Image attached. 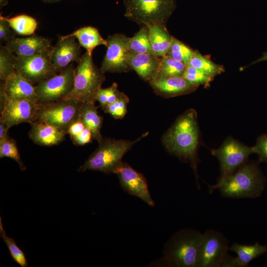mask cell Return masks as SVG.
Returning <instances> with one entry per match:
<instances>
[{
  "instance_id": "obj_1",
  "label": "cell",
  "mask_w": 267,
  "mask_h": 267,
  "mask_svg": "<svg viewBox=\"0 0 267 267\" xmlns=\"http://www.w3.org/2000/svg\"><path fill=\"white\" fill-rule=\"evenodd\" d=\"M166 149L181 161L190 163L199 188L197 165L199 129L197 114L193 108L179 115L162 138Z\"/></svg>"
},
{
  "instance_id": "obj_2",
  "label": "cell",
  "mask_w": 267,
  "mask_h": 267,
  "mask_svg": "<svg viewBox=\"0 0 267 267\" xmlns=\"http://www.w3.org/2000/svg\"><path fill=\"white\" fill-rule=\"evenodd\" d=\"M266 182L259 162L248 161L233 174L209 187L210 193L217 189L225 198H254L261 195Z\"/></svg>"
},
{
  "instance_id": "obj_3",
  "label": "cell",
  "mask_w": 267,
  "mask_h": 267,
  "mask_svg": "<svg viewBox=\"0 0 267 267\" xmlns=\"http://www.w3.org/2000/svg\"><path fill=\"white\" fill-rule=\"evenodd\" d=\"M203 233L193 229H182L165 244L162 258L153 265L172 267H198Z\"/></svg>"
},
{
  "instance_id": "obj_4",
  "label": "cell",
  "mask_w": 267,
  "mask_h": 267,
  "mask_svg": "<svg viewBox=\"0 0 267 267\" xmlns=\"http://www.w3.org/2000/svg\"><path fill=\"white\" fill-rule=\"evenodd\" d=\"M143 134L134 140L115 139L102 137L98 142V145L85 163L80 166L78 172L94 171L106 174H114L117 168L122 163L124 155L137 142L148 134Z\"/></svg>"
},
{
  "instance_id": "obj_5",
  "label": "cell",
  "mask_w": 267,
  "mask_h": 267,
  "mask_svg": "<svg viewBox=\"0 0 267 267\" xmlns=\"http://www.w3.org/2000/svg\"><path fill=\"white\" fill-rule=\"evenodd\" d=\"M104 74L94 64L92 54L86 51L75 68L73 89L65 99L95 103L97 92L105 80Z\"/></svg>"
},
{
  "instance_id": "obj_6",
  "label": "cell",
  "mask_w": 267,
  "mask_h": 267,
  "mask_svg": "<svg viewBox=\"0 0 267 267\" xmlns=\"http://www.w3.org/2000/svg\"><path fill=\"white\" fill-rule=\"evenodd\" d=\"M125 16L145 26L165 24L176 7V0H123Z\"/></svg>"
},
{
  "instance_id": "obj_7",
  "label": "cell",
  "mask_w": 267,
  "mask_h": 267,
  "mask_svg": "<svg viewBox=\"0 0 267 267\" xmlns=\"http://www.w3.org/2000/svg\"><path fill=\"white\" fill-rule=\"evenodd\" d=\"M82 103L73 99H64L39 104L36 121L47 123L67 133L71 125L80 119Z\"/></svg>"
},
{
  "instance_id": "obj_8",
  "label": "cell",
  "mask_w": 267,
  "mask_h": 267,
  "mask_svg": "<svg viewBox=\"0 0 267 267\" xmlns=\"http://www.w3.org/2000/svg\"><path fill=\"white\" fill-rule=\"evenodd\" d=\"M75 70L72 63L60 72L37 84V102L45 104L65 99L73 89Z\"/></svg>"
},
{
  "instance_id": "obj_9",
  "label": "cell",
  "mask_w": 267,
  "mask_h": 267,
  "mask_svg": "<svg viewBox=\"0 0 267 267\" xmlns=\"http://www.w3.org/2000/svg\"><path fill=\"white\" fill-rule=\"evenodd\" d=\"M211 154L219 161L221 176L223 179L235 172L255 153L254 146L249 147L231 137H228L218 149H212Z\"/></svg>"
},
{
  "instance_id": "obj_10",
  "label": "cell",
  "mask_w": 267,
  "mask_h": 267,
  "mask_svg": "<svg viewBox=\"0 0 267 267\" xmlns=\"http://www.w3.org/2000/svg\"><path fill=\"white\" fill-rule=\"evenodd\" d=\"M229 241L221 232L208 229L203 233L198 267H223L229 258Z\"/></svg>"
},
{
  "instance_id": "obj_11",
  "label": "cell",
  "mask_w": 267,
  "mask_h": 267,
  "mask_svg": "<svg viewBox=\"0 0 267 267\" xmlns=\"http://www.w3.org/2000/svg\"><path fill=\"white\" fill-rule=\"evenodd\" d=\"M50 49L28 56L15 55V71L33 84H38L56 74L57 72L50 58Z\"/></svg>"
},
{
  "instance_id": "obj_12",
  "label": "cell",
  "mask_w": 267,
  "mask_h": 267,
  "mask_svg": "<svg viewBox=\"0 0 267 267\" xmlns=\"http://www.w3.org/2000/svg\"><path fill=\"white\" fill-rule=\"evenodd\" d=\"M39 104L30 100H9L0 95V121L8 128L36 121Z\"/></svg>"
},
{
  "instance_id": "obj_13",
  "label": "cell",
  "mask_w": 267,
  "mask_h": 267,
  "mask_svg": "<svg viewBox=\"0 0 267 267\" xmlns=\"http://www.w3.org/2000/svg\"><path fill=\"white\" fill-rule=\"evenodd\" d=\"M129 39V37L121 34L108 36L106 40L107 51L100 68L104 74L127 72L132 69L127 61L129 51L126 44Z\"/></svg>"
},
{
  "instance_id": "obj_14",
  "label": "cell",
  "mask_w": 267,
  "mask_h": 267,
  "mask_svg": "<svg viewBox=\"0 0 267 267\" xmlns=\"http://www.w3.org/2000/svg\"><path fill=\"white\" fill-rule=\"evenodd\" d=\"M114 174L117 176L120 186L125 192L139 198L151 207L154 206L147 180L141 173L127 163L122 162Z\"/></svg>"
},
{
  "instance_id": "obj_15",
  "label": "cell",
  "mask_w": 267,
  "mask_h": 267,
  "mask_svg": "<svg viewBox=\"0 0 267 267\" xmlns=\"http://www.w3.org/2000/svg\"><path fill=\"white\" fill-rule=\"evenodd\" d=\"M81 45L72 36H61L54 46L50 50L51 62L57 73L65 69L71 63L79 62L81 56Z\"/></svg>"
},
{
  "instance_id": "obj_16",
  "label": "cell",
  "mask_w": 267,
  "mask_h": 267,
  "mask_svg": "<svg viewBox=\"0 0 267 267\" xmlns=\"http://www.w3.org/2000/svg\"><path fill=\"white\" fill-rule=\"evenodd\" d=\"M0 95L9 100H30L36 102L38 100L34 84L15 71L4 81L0 82Z\"/></svg>"
},
{
  "instance_id": "obj_17",
  "label": "cell",
  "mask_w": 267,
  "mask_h": 267,
  "mask_svg": "<svg viewBox=\"0 0 267 267\" xmlns=\"http://www.w3.org/2000/svg\"><path fill=\"white\" fill-rule=\"evenodd\" d=\"M149 83L157 94L165 98L191 93L199 86L192 84L183 76H157Z\"/></svg>"
},
{
  "instance_id": "obj_18",
  "label": "cell",
  "mask_w": 267,
  "mask_h": 267,
  "mask_svg": "<svg viewBox=\"0 0 267 267\" xmlns=\"http://www.w3.org/2000/svg\"><path fill=\"white\" fill-rule=\"evenodd\" d=\"M161 57L150 53L129 51L127 61L144 81L149 82L157 76Z\"/></svg>"
},
{
  "instance_id": "obj_19",
  "label": "cell",
  "mask_w": 267,
  "mask_h": 267,
  "mask_svg": "<svg viewBox=\"0 0 267 267\" xmlns=\"http://www.w3.org/2000/svg\"><path fill=\"white\" fill-rule=\"evenodd\" d=\"M28 132L30 139L40 146H52L62 142L66 132L47 123L35 121L30 123Z\"/></svg>"
},
{
  "instance_id": "obj_20",
  "label": "cell",
  "mask_w": 267,
  "mask_h": 267,
  "mask_svg": "<svg viewBox=\"0 0 267 267\" xmlns=\"http://www.w3.org/2000/svg\"><path fill=\"white\" fill-rule=\"evenodd\" d=\"M5 45L15 55L22 56L32 55L52 47L47 39L32 35L26 38H14L5 43Z\"/></svg>"
},
{
  "instance_id": "obj_21",
  "label": "cell",
  "mask_w": 267,
  "mask_h": 267,
  "mask_svg": "<svg viewBox=\"0 0 267 267\" xmlns=\"http://www.w3.org/2000/svg\"><path fill=\"white\" fill-rule=\"evenodd\" d=\"M229 250L235 253L237 256H230L223 267H247L253 260L267 252V246L258 242L253 245L235 243L229 247Z\"/></svg>"
},
{
  "instance_id": "obj_22",
  "label": "cell",
  "mask_w": 267,
  "mask_h": 267,
  "mask_svg": "<svg viewBox=\"0 0 267 267\" xmlns=\"http://www.w3.org/2000/svg\"><path fill=\"white\" fill-rule=\"evenodd\" d=\"M93 102H85L82 104L80 111V120L85 127L90 130L93 139L98 142L102 138L101 129L103 117L99 115L96 107Z\"/></svg>"
},
{
  "instance_id": "obj_23",
  "label": "cell",
  "mask_w": 267,
  "mask_h": 267,
  "mask_svg": "<svg viewBox=\"0 0 267 267\" xmlns=\"http://www.w3.org/2000/svg\"><path fill=\"white\" fill-rule=\"evenodd\" d=\"M152 48L155 54L162 57L167 54L173 37L167 31L166 26L159 25H146Z\"/></svg>"
},
{
  "instance_id": "obj_24",
  "label": "cell",
  "mask_w": 267,
  "mask_h": 267,
  "mask_svg": "<svg viewBox=\"0 0 267 267\" xmlns=\"http://www.w3.org/2000/svg\"><path fill=\"white\" fill-rule=\"evenodd\" d=\"M67 35L77 39L80 45L90 54L99 45L107 46L106 40L102 37L96 28L91 26L82 27Z\"/></svg>"
},
{
  "instance_id": "obj_25",
  "label": "cell",
  "mask_w": 267,
  "mask_h": 267,
  "mask_svg": "<svg viewBox=\"0 0 267 267\" xmlns=\"http://www.w3.org/2000/svg\"><path fill=\"white\" fill-rule=\"evenodd\" d=\"M126 46L130 52L155 54L150 43L148 29L145 25L134 37L129 38Z\"/></svg>"
},
{
  "instance_id": "obj_26",
  "label": "cell",
  "mask_w": 267,
  "mask_h": 267,
  "mask_svg": "<svg viewBox=\"0 0 267 267\" xmlns=\"http://www.w3.org/2000/svg\"><path fill=\"white\" fill-rule=\"evenodd\" d=\"M12 29L16 34L30 36L34 34L37 27L36 20L30 16L21 14L11 18L5 17Z\"/></svg>"
},
{
  "instance_id": "obj_27",
  "label": "cell",
  "mask_w": 267,
  "mask_h": 267,
  "mask_svg": "<svg viewBox=\"0 0 267 267\" xmlns=\"http://www.w3.org/2000/svg\"><path fill=\"white\" fill-rule=\"evenodd\" d=\"M187 65L196 68L206 75L213 78L224 71L222 66L213 62L198 51H195Z\"/></svg>"
},
{
  "instance_id": "obj_28",
  "label": "cell",
  "mask_w": 267,
  "mask_h": 267,
  "mask_svg": "<svg viewBox=\"0 0 267 267\" xmlns=\"http://www.w3.org/2000/svg\"><path fill=\"white\" fill-rule=\"evenodd\" d=\"M186 66L184 63L166 55L161 57L157 76L163 77L182 76Z\"/></svg>"
},
{
  "instance_id": "obj_29",
  "label": "cell",
  "mask_w": 267,
  "mask_h": 267,
  "mask_svg": "<svg viewBox=\"0 0 267 267\" xmlns=\"http://www.w3.org/2000/svg\"><path fill=\"white\" fill-rule=\"evenodd\" d=\"M0 237L7 247L12 259L21 267H27L28 263L24 252L18 247L14 240L6 234L1 217H0Z\"/></svg>"
},
{
  "instance_id": "obj_30",
  "label": "cell",
  "mask_w": 267,
  "mask_h": 267,
  "mask_svg": "<svg viewBox=\"0 0 267 267\" xmlns=\"http://www.w3.org/2000/svg\"><path fill=\"white\" fill-rule=\"evenodd\" d=\"M15 56L6 45L0 47V79L4 81L15 72Z\"/></svg>"
},
{
  "instance_id": "obj_31",
  "label": "cell",
  "mask_w": 267,
  "mask_h": 267,
  "mask_svg": "<svg viewBox=\"0 0 267 267\" xmlns=\"http://www.w3.org/2000/svg\"><path fill=\"white\" fill-rule=\"evenodd\" d=\"M7 157L14 160L21 171H25L26 167L21 160L18 149L15 140L7 136L0 141V158Z\"/></svg>"
},
{
  "instance_id": "obj_32",
  "label": "cell",
  "mask_w": 267,
  "mask_h": 267,
  "mask_svg": "<svg viewBox=\"0 0 267 267\" xmlns=\"http://www.w3.org/2000/svg\"><path fill=\"white\" fill-rule=\"evenodd\" d=\"M194 52L189 47L173 37L172 44L167 55L187 65Z\"/></svg>"
},
{
  "instance_id": "obj_33",
  "label": "cell",
  "mask_w": 267,
  "mask_h": 267,
  "mask_svg": "<svg viewBox=\"0 0 267 267\" xmlns=\"http://www.w3.org/2000/svg\"><path fill=\"white\" fill-rule=\"evenodd\" d=\"M129 97L121 92L119 97L112 103L107 105L103 110L116 119L124 118L127 112Z\"/></svg>"
},
{
  "instance_id": "obj_34",
  "label": "cell",
  "mask_w": 267,
  "mask_h": 267,
  "mask_svg": "<svg viewBox=\"0 0 267 267\" xmlns=\"http://www.w3.org/2000/svg\"><path fill=\"white\" fill-rule=\"evenodd\" d=\"M182 76L192 84L197 86L203 85L209 86L210 83L214 79L213 78L206 75L199 69L189 65H187Z\"/></svg>"
},
{
  "instance_id": "obj_35",
  "label": "cell",
  "mask_w": 267,
  "mask_h": 267,
  "mask_svg": "<svg viewBox=\"0 0 267 267\" xmlns=\"http://www.w3.org/2000/svg\"><path fill=\"white\" fill-rule=\"evenodd\" d=\"M254 147L255 153L259 156V162L267 163V134H263L259 136Z\"/></svg>"
},
{
  "instance_id": "obj_36",
  "label": "cell",
  "mask_w": 267,
  "mask_h": 267,
  "mask_svg": "<svg viewBox=\"0 0 267 267\" xmlns=\"http://www.w3.org/2000/svg\"><path fill=\"white\" fill-rule=\"evenodd\" d=\"M16 32L12 29L5 17L0 16V40L1 42L5 43L14 38Z\"/></svg>"
},
{
  "instance_id": "obj_37",
  "label": "cell",
  "mask_w": 267,
  "mask_h": 267,
  "mask_svg": "<svg viewBox=\"0 0 267 267\" xmlns=\"http://www.w3.org/2000/svg\"><path fill=\"white\" fill-rule=\"evenodd\" d=\"M73 143L77 146H83L91 141L93 139L90 130L86 128L78 134L70 137Z\"/></svg>"
},
{
  "instance_id": "obj_38",
  "label": "cell",
  "mask_w": 267,
  "mask_h": 267,
  "mask_svg": "<svg viewBox=\"0 0 267 267\" xmlns=\"http://www.w3.org/2000/svg\"><path fill=\"white\" fill-rule=\"evenodd\" d=\"M85 128V126L79 119L71 125L67 133L70 137L74 136L81 133Z\"/></svg>"
},
{
  "instance_id": "obj_39",
  "label": "cell",
  "mask_w": 267,
  "mask_h": 267,
  "mask_svg": "<svg viewBox=\"0 0 267 267\" xmlns=\"http://www.w3.org/2000/svg\"><path fill=\"white\" fill-rule=\"evenodd\" d=\"M96 100L99 103L102 110L108 105V96L106 88L102 89L101 88L99 90L96 95Z\"/></svg>"
},
{
  "instance_id": "obj_40",
  "label": "cell",
  "mask_w": 267,
  "mask_h": 267,
  "mask_svg": "<svg viewBox=\"0 0 267 267\" xmlns=\"http://www.w3.org/2000/svg\"><path fill=\"white\" fill-rule=\"evenodd\" d=\"M9 128L2 122L0 121V141L8 136V131Z\"/></svg>"
},
{
  "instance_id": "obj_41",
  "label": "cell",
  "mask_w": 267,
  "mask_h": 267,
  "mask_svg": "<svg viewBox=\"0 0 267 267\" xmlns=\"http://www.w3.org/2000/svg\"><path fill=\"white\" fill-rule=\"evenodd\" d=\"M264 61H267V52H265L262 57L254 61L252 64Z\"/></svg>"
},
{
  "instance_id": "obj_42",
  "label": "cell",
  "mask_w": 267,
  "mask_h": 267,
  "mask_svg": "<svg viewBox=\"0 0 267 267\" xmlns=\"http://www.w3.org/2000/svg\"><path fill=\"white\" fill-rule=\"evenodd\" d=\"M8 3V0H0V9L4 6H5Z\"/></svg>"
},
{
  "instance_id": "obj_43",
  "label": "cell",
  "mask_w": 267,
  "mask_h": 267,
  "mask_svg": "<svg viewBox=\"0 0 267 267\" xmlns=\"http://www.w3.org/2000/svg\"><path fill=\"white\" fill-rule=\"evenodd\" d=\"M42 0L45 2L52 3V2L59 1L61 0Z\"/></svg>"
}]
</instances>
